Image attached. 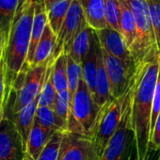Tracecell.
<instances>
[{
	"label": "cell",
	"mask_w": 160,
	"mask_h": 160,
	"mask_svg": "<svg viewBox=\"0 0 160 160\" xmlns=\"http://www.w3.org/2000/svg\"><path fill=\"white\" fill-rule=\"evenodd\" d=\"M159 69V56L137 66L131 102V121L138 160H147L151 142V118Z\"/></svg>",
	"instance_id": "cell-1"
},
{
	"label": "cell",
	"mask_w": 160,
	"mask_h": 160,
	"mask_svg": "<svg viewBox=\"0 0 160 160\" xmlns=\"http://www.w3.org/2000/svg\"><path fill=\"white\" fill-rule=\"evenodd\" d=\"M34 12L35 1L26 0L18 10L11 28L4 53L7 88L4 105L8 99L10 91L17 74L27 61L31 40Z\"/></svg>",
	"instance_id": "cell-2"
},
{
	"label": "cell",
	"mask_w": 160,
	"mask_h": 160,
	"mask_svg": "<svg viewBox=\"0 0 160 160\" xmlns=\"http://www.w3.org/2000/svg\"><path fill=\"white\" fill-rule=\"evenodd\" d=\"M49 63L32 67L24 64L4 105V119L11 120L16 112L38 97L44 82Z\"/></svg>",
	"instance_id": "cell-3"
},
{
	"label": "cell",
	"mask_w": 160,
	"mask_h": 160,
	"mask_svg": "<svg viewBox=\"0 0 160 160\" xmlns=\"http://www.w3.org/2000/svg\"><path fill=\"white\" fill-rule=\"evenodd\" d=\"M100 108L82 77L72 99L66 131L92 138Z\"/></svg>",
	"instance_id": "cell-4"
},
{
	"label": "cell",
	"mask_w": 160,
	"mask_h": 160,
	"mask_svg": "<svg viewBox=\"0 0 160 160\" xmlns=\"http://www.w3.org/2000/svg\"><path fill=\"white\" fill-rule=\"evenodd\" d=\"M134 92V77L127 91L119 98L110 99L100 108L92 135L93 140L100 158L113 134L115 133L123 115L124 109L130 101Z\"/></svg>",
	"instance_id": "cell-5"
},
{
	"label": "cell",
	"mask_w": 160,
	"mask_h": 160,
	"mask_svg": "<svg viewBox=\"0 0 160 160\" xmlns=\"http://www.w3.org/2000/svg\"><path fill=\"white\" fill-rule=\"evenodd\" d=\"M134 12L137 23V38L130 49L132 58L138 66L144 60L159 56L155 37L151 22L147 0H124Z\"/></svg>",
	"instance_id": "cell-6"
},
{
	"label": "cell",
	"mask_w": 160,
	"mask_h": 160,
	"mask_svg": "<svg viewBox=\"0 0 160 160\" xmlns=\"http://www.w3.org/2000/svg\"><path fill=\"white\" fill-rule=\"evenodd\" d=\"M133 96V95H132ZM131 102H128L115 133L109 139L100 160H127L135 144L131 121Z\"/></svg>",
	"instance_id": "cell-7"
},
{
	"label": "cell",
	"mask_w": 160,
	"mask_h": 160,
	"mask_svg": "<svg viewBox=\"0 0 160 160\" xmlns=\"http://www.w3.org/2000/svg\"><path fill=\"white\" fill-rule=\"evenodd\" d=\"M102 54L109 81L110 95L113 99L119 98L131 85L137 70V65L134 60H122L108 54L103 49Z\"/></svg>",
	"instance_id": "cell-8"
},
{
	"label": "cell",
	"mask_w": 160,
	"mask_h": 160,
	"mask_svg": "<svg viewBox=\"0 0 160 160\" xmlns=\"http://www.w3.org/2000/svg\"><path fill=\"white\" fill-rule=\"evenodd\" d=\"M58 160H100V155L91 138L65 131Z\"/></svg>",
	"instance_id": "cell-9"
},
{
	"label": "cell",
	"mask_w": 160,
	"mask_h": 160,
	"mask_svg": "<svg viewBox=\"0 0 160 160\" xmlns=\"http://www.w3.org/2000/svg\"><path fill=\"white\" fill-rule=\"evenodd\" d=\"M86 25L87 22L79 0H72L68 14L57 36V43L53 56L54 59L61 54L68 55L75 36Z\"/></svg>",
	"instance_id": "cell-10"
},
{
	"label": "cell",
	"mask_w": 160,
	"mask_h": 160,
	"mask_svg": "<svg viewBox=\"0 0 160 160\" xmlns=\"http://www.w3.org/2000/svg\"><path fill=\"white\" fill-rule=\"evenodd\" d=\"M26 148L23 138L14 124L9 119L0 123V160H25Z\"/></svg>",
	"instance_id": "cell-11"
},
{
	"label": "cell",
	"mask_w": 160,
	"mask_h": 160,
	"mask_svg": "<svg viewBox=\"0 0 160 160\" xmlns=\"http://www.w3.org/2000/svg\"><path fill=\"white\" fill-rule=\"evenodd\" d=\"M96 34L103 50L122 60H134L122 33L112 28H106L96 31Z\"/></svg>",
	"instance_id": "cell-12"
},
{
	"label": "cell",
	"mask_w": 160,
	"mask_h": 160,
	"mask_svg": "<svg viewBox=\"0 0 160 160\" xmlns=\"http://www.w3.org/2000/svg\"><path fill=\"white\" fill-rule=\"evenodd\" d=\"M55 133L34 121L27 142L25 160H37Z\"/></svg>",
	"instance_id": "cell-13"
},
{
	"label": "cell",
	"mask_w": 160,
	"mask_h": 160,
	"mask_svg": "<svg viewBox=\"0 0 160 160\" xmlns=\"http://www.w3.org/2000/svg\"><path fill=\"white\" fill-rule=\"evenodd\" d=\"M34 1H35V12H34L33 23H32L31 40H30L29 50L26 61V64H28V66H31L32 64L36 48L43 34L44 28L48 24L47 12H46L44 1L43 0H34Z\"/></svg>",
	"instance_id": "cell-14"
},
{
	"label": "cell",
	"mask_w": 160,
	"mask_h": 160,
	"mask_svg": "<svg viewBox=\"0 0 160 160\" xmlns=\"http://www.w3.org/2000/svg\"><path fill=\"white\" fill-rule=\"evenodd\" d=\"M100 48V42L98 36L95 34L92 39V42L88 54L82 60V77L85 80V82L89 89L91 90L92 93L94 97L95 92V86H96V75H97V54Z\"/></svg>",
	"instance_id": "cell-15"
},
{
	"label": "cell",
	"mask_w": 160,
	"mask_h": 160,
	"mask_svg": "<svg viewBox=\"0 0 160 160\" xmlns=\"http://www.w3.org/2000/svg\"><path fill=\"white\" fill-rule=\"evenodd\" d=\"M85 20L90 28L98 31L108 28L104 0H79Z\"/></svg>",
	"instance_id": "cell-16"
},
{
	"label": "cell",
	"mask_w": 160,
	"mask_h": 160,
	"mask_svg": "<svg viewBox=\"0 0 160 160\" xmlns=\"http://www.w3.org/2000/svg\"><path fill=\"white\" fill-rule=\"evenodd\" d=\"M38 105H39V95L28 105H27L22 109H20L18 112H16L11 119V121H12L14 122V124L16 125L20 135L23 138L25 148L27 147L28 136H29L30 130L34 124L35 115H36L37 108H38Z\"/></svg>",
	"instance_id": "cell-17"
},
{
	"label": "cell",
	"mask_w": 160,
	"mask_h": 160,
	"mask_svg": "<svg viewBox=\"0 0 160 160\" xmlns=\"http://www.w3.org/2000/svg\"><path fill=\"white\" fill-rule=\"evenodd\" d=\"M56 43H57V35L53 32L50 26L47 24L44 28L43 34L38 43V46L36 48L31 67L47 64L50 61L55 60L53 56L56 48Z\"/></svg>",
	"instance_id": "cell-18"
},
{
	"label": "cell",
	"mask_w": 160,
	"mask_h": 160,
	"mask_svg": "<svg viewBox=\"0 0 160 160\" xmlns=\"http://www.w3.org/2000/svg\"><path fill=\"white\" fill-rule=\"evenodd\" d=\"M94 34L95 30L90 28L87 24L75 36L72 43L71 49L68 53V56H70L72 58V60H74L76 63L80 65L82 64L83 58L88 54L91 48Z\"/></svg>",
	"instance_id": "cell-19"
},
{
	"label": "cell",
	"mask_w": 160,
	"mask_h": 160,
	"mask_svg": "<svg viewBox=\"0 0 160 160\" xmlns=\"http://www.w3.org/2000/svg\"><path fill=\"white\" fill-rule=\"evenodd\" d=\"M94 99L95 102L102 107L110 99H113L110 95L109 90V81L108 73L105 68L103 54L101 45L98 50L97 54V75H96V86H95V92H94Z\"/></svg>",
	"instance_id": "cell-20"
},
{
	"label": "cell",
	"mask_w": 160,
	"mask_h": 160,
	"mask_svg": "<svg viewBox=\"0 0 160 160\" xmlns=\"http://www.w3.org/2000/svg\"><path fill=\"white\" fill-rule=\"evenodd\" d=\"M121 2V16H120V29L129 50L133 46L137 38V23L133 11L124 0Z\"/></svg>",
	"instance_id": "cell-21"
},
{
	"label": "cell",
	"mask_w": 160,
	"mask_h": 160,
	"mask_svg": "<svg viewBox=\"0 0 160 160\" xmlns=\"http://www.w3.org/2000/svg\"><path fill=\"white\" fill-rule=\"evenodd\" d=\"M25 1L26 0H0V31L5 37L6 44L13 19Z\"/></svg>",
	"instance_id": "cell-22"
},
{
	"label": "cell",
	"mask_w": 160,
	"mask_h": 160,
	"mask_svg": "<svg viewBox=\"0 0 160 160\" xmlns=\"http://www.w3.org/2000/svg\"><path fill=\"white\" fill-rule=\"evenodd\" d=\"M72 2V0H59L46 9L48 25L57 36L60 31Z\"/></svg>",
	"instance_id": "cell-23"
},
{
	"label": "cell",
	"mask_w": 160,
	"mask_h": 160,
	"mask_svg": "<svg viewBox=\"0 0 160 160\" xmlns=\"http://www.w3.org/2000/svg\"><path fill=\"white\" fill-rule=\"evenodd\" d=\"M35 121L39 122L42 126L53 132L66 131V124L58 117L54 108L38 106L35 115Z\"/></svg>",
	"instance_id": "cell-24"
},
{
	"label": "cell",
	"mask_w": 160,
	"mask_h": 160,
	"mask_svg": "<svg viewBox=\"0 0 160 160\" xmlns=\"http://www.w3.org/2000/svg\"><path fill=\"white\" fill-rule=\"evenodd\" d=\"M55 60L51 61L47 67V71L45 73L44 82L41 92L39 94V107H46L50 108H54L58 92L55 89L53 77H52V70H53V63Z\"/></svg>",
	"instance_id": "cell-25"
},
{
	"label": "cell",
	"mask_w": 160,
	"mask_h": 160,
	"mask_svg": "<svg viewBox=\"0 0 160 160\" xmlns=\"http://www.w3.org/2000/svg\"><path fill=\"white\" fill-rule=\"evenodd\" d=\"M52 77L57 92H61L68 90L67 77V55H59L53 63Z\"/></svg>",
	"instance_id": "cell-26"
},
{
	"label": "cell",
	"mask_w": 160,
	"mask_h": 160,
	"mask_svg": "<svg viewBox=\"0 0 160 160\" xmlns=\"http://www.w3.org/2000/svg\"><path fill=\"white\" fill-rule=\"evenodd\" d=\"M105 1V17L108 28L121 33L120 16L121 2L120 0H104Z\"/></svg>",
	"instance_id": "cell-27"
},
{
	"label": "cell",
	"mask_w": 160,
	"mask_h": 160,
	"mask_svg": "<svg viewBox=\"0 0 160 160\" xmlns=\"http://www.w3.org/2000/svg\"><path fill=\"white\" fill-rule=\"evenodd\" d=\"M67 77H68V90L72 99V96L78 88L80 79L82 78V67L80 64L72 60V58L68 55H67Z\"/></svg>",
	"instance_id": "cell-28"
},
{
	"label": "cell",
	"mask_w": 160,
	"mask_h": 160,
	"mask_svg": "<svg viewBox=\"0 0 160 160\" xmlns=\"http://www.w3.org/2000/svg\"><path fill=\"white\" fill-rule=\"evenodd\" d=\"M71 103H72V97L70 95L69 90L58 93L54 110L58 115V117L66 124V128H67V122L71 109Z\"/></svg>",
	"instance_id": "cell-29"
},
{
	"label": "cell",
	"mask_w": 160,
	"mask_h": 160,
	"mask_svg": "<svg viewBox=\"0 0 160 160\" xmlns=\"http://www.w3.org/2000/svg\"><path fill=\"white\" fill-rule=\"evenodd\" d=\"M151 22L154 32L157 52L160 55V0H147Z\"/></svg>",
	"instance_id": "cell-30"
},
{
	"label": "cell",
	"mask_w": 160,
	"mask_h": 160,
	"mask_svg": "<svg viewBox=\"0 0 160 160\" xmlns=\"http://www.w3.org/2000/svg\"><path fill=\"white\" fill-rule=\"evenodd\" d=\"M63 133L64 132L59 131V132H56L52 136L51 139L49 140L46 147L44 148L42 154L37 160H58Z\"/></svg>",
	"instance_id": "cell-31"
},
{
	"label": "cell",
	"mask_w": 160,
	"mask_h": 160,
	"mask_svg": "<svg viewBox=\"0 0 160 160\" xmlns=\"http://www.w3.org/2000/svg\"><path fill=\"white\" fill-rule=\"evenodd\" d=\"M150 148L160 151V113L156 119V122L154 123V126L151 135Z\"/></svg>",
	"instance_id": "cell-32"
},
{
	"label": "cell",
	"mask_w": 160,
	"mask_h": 160,
	"mask_svg": "<svg viewBox=\"0 0 160 160\" xmlns=\"http://www.w3.org/2000/svg\"><path fill=\"white\" fill-rule=\"evenodd\" d=\"M6 70L4 57L0 62V105H4L5 95H6Z\"/></svg>",
	"instance_id": "cell-33"
},
{
	"label": "cell",
	"mask_w": 160,
	"mask_h": 160,
	"mask_svg": "<svg viewBox=\"0 0 160 160\" xmlns=\"http://www.w3.org/2000/svg\"><path fill=\"white\" fill-rule=\"evenodd\" d=\"M5 48H6V40H5V37L2 34V32L0 31V62H1V60L4 57Z\"/></svg>",
	"instance_id": "cell-34"
},
{
	"label": "cell",
	"mask_w": 160,
	"mask_h": 160,
	"mask_svg": "<svg viewBox=\"0 0 160 160\" xmlns=\"http://www.w3.org/2000/svg\"><path fill=\"white\" fill-rule=\"evenodd\" d=\"M127 160H138V151H137V146H136V143L134 144L133 146V149H132V152L128 157Z\"/></svg>",
	"instance_id": "cell-35"
},
{
	"label": "cell",
	"mask_w": 160,
	"mask_h": 160,
	"mask_svg": "<svg viewBox=\"0 0 160 160\" xmlns=\"http://www.w3.org/2000/svg\"><path fill=\"white\" fill-rule=\"evenodd\" d=\"M43 1H44V3H45V7H46V9H47V8H49L51 5H53L54 3L59 1V0H43Z\"/></svg>",
	"instance_id": "cell-36"
},
{
	"label": "cell",
	"mask_w": 160,
	"mask_h": 160,
	"mask_svg": "<svg viewBox=\"0 0 160 160\" xmlns=\"http://www.w3.org/2000/svg\"><path fill=\"white\" fill-rule=\"evenodd\" d=\"M3 119H4V108L2 105H0V123H1Z\"/></svg>",
	"instance_id": "cell-37"
},
{
	"label": "cell",
	"mask_w": 160,
	"mask_h": 160,
	"mask_svg": "<svg viewBox=\"0 0 160 160\" xmlns=\"http://www.w3.org/2000/svg\"><path fill=\"white\" fill-rule=\"evenodd\" d=\"M158 160H160V155H159V158H158Z\"/></svg>",
	"instance_id": "cell-38"
}]
</instances>
